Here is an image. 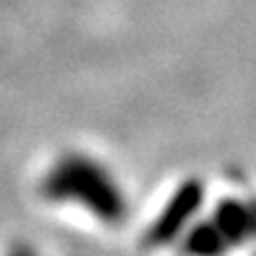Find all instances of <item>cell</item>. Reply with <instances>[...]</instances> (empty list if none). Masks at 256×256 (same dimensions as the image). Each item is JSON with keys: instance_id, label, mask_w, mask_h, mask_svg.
<instances>
[{"instance_id": "obj_1", "label": "cell", "mask_w": 256, "mask_h": 256, "mask_svg": "<svg viewBox=\"0 0 256 256\" xmlns=\"http://www.w3.org/2000/svg\"><path fill=\"white\" fill-rule=\"evenodd\" d=\"M188 249L194 256H216L220 254V235L209 232V230H200L190 238Z\"/></svg>"}]
</instances>
